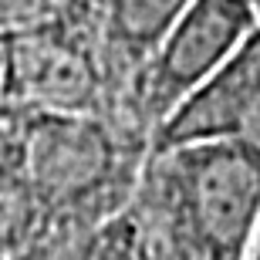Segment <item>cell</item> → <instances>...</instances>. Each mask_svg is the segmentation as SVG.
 I'll use <instances>...</instances> for the list:
<instances>
[{
    "label": "cell",
    "instance_id": "1",
    "mask_svg": "<svg viewBox=\"0 0 260 260\" xmlns=\"http://www.w3.org/2000/svg\"><path fill=\"white\" fill-rule=\"evenodd\" d=\"M135 203L173 260H250L260 233V155L240 142L159 149Z\"/></svg>",
    "mask_w": 260,
    "mask_h": 260
},
{
    "label": "cell",
    "instance_id": "2",
    "mask_svg": "<svg viewBox=\"0 0 260 260\" xmlns=\"http://www.w3.org/2000/svg\"><path fill=\"white\" fill-rule=\"evenodd\" d=\"M27 169L38 203V240L105 223L132 203L152 139L102 115L27 112Z\"/></svg>",
    "mask_w": 260,
    "mask_h": 260
},
{
    "label": "cell",
    "instance_id": "3",
    "mask_svg": "<svg viewBox=\"0 0 260 260\" xmlns=\"http://www.w3.org/2000/svg\"><path fill=\"white\" fill-rule=\"evenodd\" d=\"M135 91L139 78L118 61L85 0H71L61 17L0 41V102L20 112L102 115L149 135Z\"/></svg>",
    "mask_w": 260,
    "mask_h": 260
},
{
    "label": "cell",
    "instance_id": "4",
    "mask_svg": "<svg viewBox=\"0 0 260 260\" xmlns=\"http://www.w3.org/2000/svg\"><path fill=\"white\" fill-rule=\"evenodd\" d=\"M257 27L260 24L247 0H193L139 78L135 108L145 132L155 139L166 118L206 78L216 75Z\"/></svg>",
    "mask_w": 260,
    "mask_h": 260
},
{
    "label": "cell",
    "instance_id": "5",
    "mask_svg": "<svg viewBox=\"0 0 260 260\" xmlns=\"http://www.w3.org/2000/svg\"><path fill=\"white\" fill-rule=\"evenodd\" d=\"M193 142H240L260 155V27L166 118L152 152Z\"/></svg>",
    "mask_w": 260,
    "mask_h": 260
},
{
    "label": "cell",
    "instance_id": "6",
    "mask_svg": "<svg viewBox=\"0 0 260 260\" xmlns=\"http://www.w3.org/2000/svg\"><path fill=\"white\" fill-rule=\"evenodd\" d=\"M14 260H173L166 250L152 220L139 210V203H128L122 213L108 216L98 226L64 237H44L34 240Z\"/></svg>",
    "mask_w": 260,
    "mask_h": 260
},
{
    "label": "cell",
    "instance_id": "7",
    "mask_svg": "<svg viewBox=\"0 0 260 260\" xmlns=\"http://www.w3.org/2000/svg\"><path fill=\"white\" fill-rule=\"evenodd\" d=\"M27 112L0 102V260H14L38 240V203L27 169Z\"/></svg>",
    "mask_w": 260,
    "mask_h": 260
},
{
    "label": "cell",
    "instance_id": "8",
    "mask_svg": "<svg viewBox=\"0 0 260 260\" xmlns=\"http://www.w3.org/2000/svg\"><path fill=\"white\" fill-rule=\"evenodd\" d=\"M85 4L118 61L135 78H142L155 48L193 0H85Z\"/></svg>",
    "mask_w": 260,
    "mask_h": 260
},
{
    "label": "cell",
    "instance_id": "9",
    "mask_svg": "<svg viewBox=\"0 0 260 260\" xmlns=\"http://www.w3.org/2000/svg\"><path fill=\"white\" fill-rule=\"evenodd\" d=\"M71 0H0V41L61 17Z\"/></svg>",
    "mask_w": 260,
    "mask_h": 260
},
{
    "label": "cell",
    "instance_id": "10",
    "mask_svg": "<svg viewBox=\"0 0 260 260\" xmlns=\"http://www.w3.org/2000/svg\"><path fill=\"white\" fill-rule=\"evenodd\" d=\"M247 4L253 7V17H257V24H260V0H247Z\"/></svg>",
    "mask_w": 260,
    "mask_h": 260
},
{
    "label": "cell",
    "instance_id": "11",
    "mask_svg": "<svg viewBox=\"0 0 260 260\" xmlns=\"http://www.w3.org/2000/svg\"><path fill=\"white\" fill-rule=\"evenodd\" d=\"M250 260H260V233H257V247H253V257Z\"/></svg>",
    "mask_w": 260,
    "mask_h": 260
}]
</instances>
